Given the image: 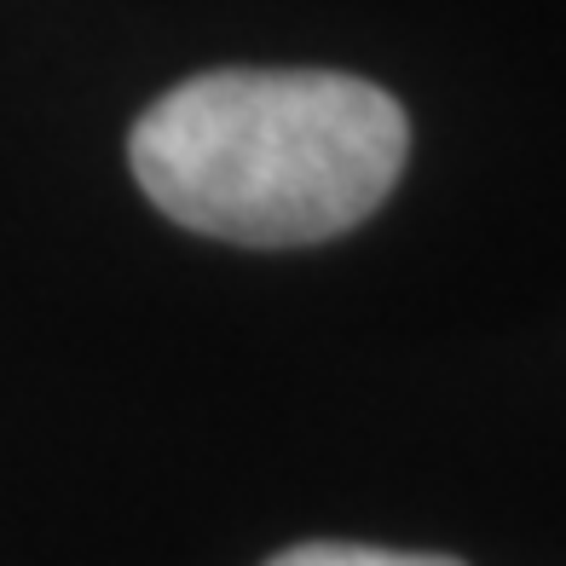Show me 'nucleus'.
I'll use <instances>...</instances> for the list:
<instances>
[{
    "mask_svg": "<svg viewBox=\"0 0 566 566\" xmlns=\"http://www.w3.org/2000/svg\"><path fill=\"white\" fill-rule=\"evenodd\" d=\"M410 127L388 87L342 70H209L163 93L127 139L145 197L202 238L295 249L381 209Z\"/></svg>",
    "mask_w": 566,
    "mask_h": 566,
    "instance_id": "f257e3e1",
    "label": "nucleus"
},
{
    "mask_svg": "<svg viewBox=\"0 0 566 566\" xmlns=\"http://www.w3.org/2000/svg\"><path fill=\"white\" fill-rule=\"evenodd\" d=\"M266 566H462V560L405 555V549H370V544H301V549H283Z\"/></svg>",
    "mask_w": 566,
    "mask_h": 566,
    "instance_id": "f03ea898",
    "label": "nucleus"
}]
</instances>
